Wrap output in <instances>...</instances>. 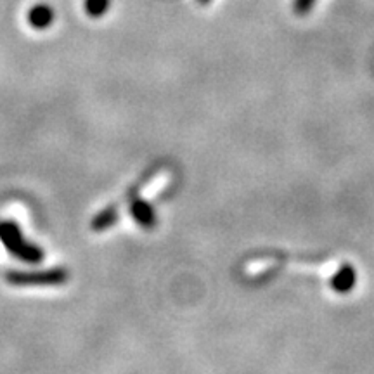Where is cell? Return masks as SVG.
<instances>
[{"label":"cell","instance_id":"2","mask_svg":"<svg viewBox=\"0 0 374 374\" xmlns=\"http://www.w3.org/2000/svg\"><path fill=\"white\" fill-rule=\"evenodd\" d=\"M66 280H68V272L64 268L7 274V283L14 286H57V284H64Z\"/></svg>","mask_w":374,"mask_h":374},{"label":"cell","instance_id":"6","mask_svg":"<svg viewBox=\"0 0 374 374\" xmlns=\"http://www.w3.org/2000/svg\"><path fill=\"white\" fill-rule=\"evenodd\" d=\"M109 7V0H85V11L91 18H101Z\"/></svg>","mask_w":374,"mask_h":374},{"label":"cell","instance_id":"8","mask_svg":"<svg viewBox=\"0 0 374 374\" xmlns=\"http://www.w3.org/2000/svg\"><path fill=\"white\" fill-rule=\"evenodd\" d=\"M212 2V0H200V4H203V6H205V4H210Z\"/></svg>","mask_w":374,"mask_h":374},{"label":"cell","instance_id":"1","mask_svg":"<svg viewBox=\"0 0 374 374\" xmlns=\"http://www.w3.org/2000/svg\"><path fill=\"white\" fill-rule=\"evenodd\" d=\"M0 241L11 255L26 264H38L44 260V251L23 237L21 229L14 222H0Z\"/></svg>","mask_w":374,"mask_h":374},{"label":"cell","instance_id":"5","mask_svg":"<svg viewBox=\"0 0 374 374\" xmlns=\"http://www.w3.org/2000/svg\"><path fill=\"white\" fill-rule=\"evenodd\" d=\"M115 220H116V212L113 208H108L94 218L92 229L94 231H104V229L111 227V225L115 224Z\"/></svg>","mask_w":374,"mask_h":374},{"label":"cell","instance_id":"3","mask_svg":"<svg viewBox=\"0 0 374 374\" xmlns=\"http://www.w3.org/2000/svg\"><path fill=\"white\" fill-rule=\"evenodd\" d=\"M28 21L33 28L37 30H45L50 23L54 21V13L49 6L40 4V6H35L33 9L28 13Z\"/></svg>","mask_w":374,"mask_h":374},{"label":"cell","instance_id":"4","mask_svg":"<svg viewBox=\"0 0 374 374\" xmlns=\"http://www.w3.org/2000/svg\"><path fill=\"white\" fill-rule=\"evenodd\" d=\"M132 215L135 217V220H137L140 225H146V227L153 224L154 220V215L153 212H151V208L142 201H137L132 205Z\"/></svg>","mask_w":374,"mask_h":374},{"label":"cell","instance_id":"7","mask_svg":"<svg viewBox=\"0 0 374 374\" xmlns=\"http://www.w3.org/2000/svg\"><path fill=\"white\" fill-rule=\"evenodd\" d=\"M315 2H317V0H295V4H293L295 13L300 16L310 13V9L315 6Z\"/></svg>","mask_w":374,"mask_h":374}]
</instances>
